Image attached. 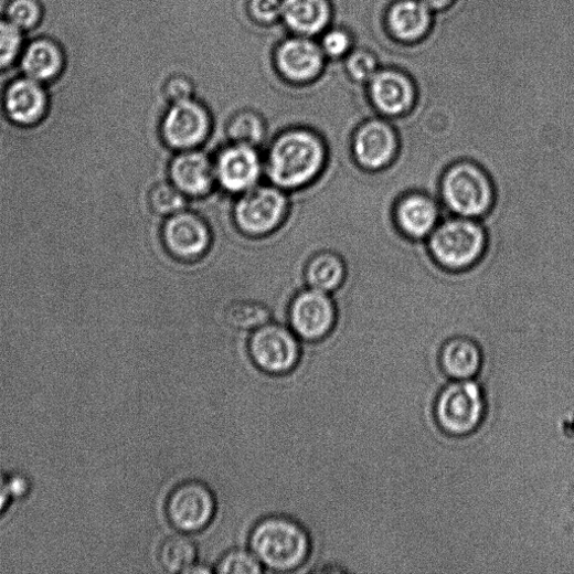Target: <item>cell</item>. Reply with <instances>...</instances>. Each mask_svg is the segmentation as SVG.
I'll list each match as a JSON object with an SVG mask.
<instances>
[{
  "mask_svg": "<svg viewBox=\"0 0 574 574\" xmlns=\"http://www.w3.org/2000/svg\"><path fill=\"white\" fill-rule=\"evenodd\" d=\"M322 139L307 129L283 132L273 142L267 159V173L279 188L297 189L319 176L326 163Z\"/></svg>",
  "mask_w": 574,
  "mask_h": 574,
  "instance_id": "1",
  "label": "cell"
},
{
  "mask_svg": "<svg viewBox=\"0 0 574 574\" xmlns=\"http://www.w3.org/2000/svg\"><path fill=\"white\" fill-rule=\"evenodd\" d=\"M251 551L263 566L290 572L302 566L311 553L308 531L296 520L273 515L259 521L249 536Z\"/></svg>",
  "mask_w": 574,
  "mask_h": 574,
  "instance_id": "2",
  "label": "cell"
},
{
  "mask_svg": "<svg viewBox=\"0 0 574 574\" xmlns=\"http://www.w3.org/2000/svg\"><path fill=\"white\" fill-rule=\"evenodd\" d=\"M483 389L470 381H453L438 394L434 415L442 433L451 438H466L477 433L487 416Z\"/></svg>",
  "mask_w": 574,
  "mask_h": 574,
  "instance_id": "3",
  "label": "cell"
},
{
  "mask_svg": "<svg viewBox=\"0 0 574 574\" xmlns=\"http://www.w3.org/2000/svg\"><path fill=\"white\" fill-rule=\"evenodd\" d=\"M487 236L476 220L450 219L438 225L428 237L431 255L444 268L463 270L474 266L483 255Z\"/></svg>",
  "mask_w": 574,
  "mask_h": 574,
  "instance_id": "4",
  "label": "cell"
},
{
  "mask_svg": "<svg viewBox=\"0 0 574 574\" xmlns=\"http://www.w3.org/2000/svg\"><path fill=\"white\" fill-rule=\"evenodd\" d=\"M442 196L456 215L476 220L490 210L495 193L485 170L471 162H459L445 172Z\"/></svg>",
  "mask_w": 574,
  "mask_h": 574,
  "instance_id": "5",
  "label": "cell"
},
{
  "mask_svg": "<svg viewBox=\"0 0 574 574\" xmlns=\"http://www.w3.org/2000/svg\"><path fill=\"white\" fill-rule=\"evenodd\" d=\"M248 351L257 369L275 376L291 373L301 358V347L296 333L278 325L267 323L255 330Z\"/></svg>",
  "mask_w": 574,
  "mask_h": 574,
  "instance_id": "6",
  "label": "cell"
},
{
  "mask_svg": "<svg viewBox=\"0 0 574 574\" xmlns=\"http://www.w3.org/2000/svg\"><path fill=\"white\" fill-rule=\"evenodd\" d=\"M217 501L202 481L188 480L177 486L167 502L170 523L180 532L190 534L206 529L212 522Z\"/></svg>",
  "mask_w": 574,
  "mask_h": 574,
  "instance_id": "7",
  "label": "cell"
},
{
  "mask_svg": "<svg viewBox=\"0 0 574 574\" xmlns=\"http://www.w3.org/2000/svg\"><path fill=\"white\" fill-rule=\"evenodd\" d=\"M287 211L281 191L272 187H254L246 191L235 208V221L248 235H265L276 230Z\"/></svg>",
  "mask_w": 574,
  "mask_h": 574,
  "instance_id": "8",
  "label": "cell"
},
{
  "mask_svg": "<svg viewBox=\"0 0 574 574\" xmlns=\"http://www.w3.org/2000/svg\"><path fill=\"white\" fill-rule=\"evenodd\" d=\"M368 86L372 106L385 117L405 116L416 105V83L404 70L380 67Z\"/></svg>",
  "mask_w": 574,
  "mask_h": 574,
  "instance_id": "9",
  "label": "cell"
},
{
  "mask_svg": "<svg viewBox=\"0 0 574 574\" xmlns=\"http://www.w3.org/2000/svg\"><path fill=\"white\" fill-rule=\"evenodd\" d=\"M352 152L355 161L364 169H384L394 161L398 152L396 130L384 119L369 120L355 131Z\"/></svg>",
  "mask_w": 574,
  "mask_h": 574,
  "instance_id": "10",
  "label": "cell"
},
{
  "mask_svg": "<svg viewBox=\"0 0 574 574\" xmlns=\"http://www.w3.org/2000/svg\"><path fill=\"white\" fill-rule=\"evenodd\" d=\"M210 127L206 109L189 99L172 105L163 119L162 134L171 148L188 151L200 146Z\"/></svg>",
  "mask_w": 574,
  "mask_h": 574,
  "instance_id": "11",
  "label": "cell"
},
{
  "mask_svg": "<svg viewBox=\"0 0 574 574\" xmlns=\"http://www.w3.org/2000/svg\"><path fill=\"white\" fill-rule=\"evenodd\" d=\"M336 308L326 293L315 289L298 296L290 310V321L297 336L308 341L326 338L334 328Z\"/></svg>",
  "mask_w": 574,
  "mask_h": 574,
  "instance_id": "12",
  "label": "cell"
},
{
  "mask_svg": "<svg viewBox=\"0 0 574 574\" xmlns=\"http://www.w3.org/2000/svg\"><path fill=\"white\" fill-rule=\"evenodd\" d=\"M434 14L422 0H394L386 10L384 26L394 42L415 45L433 31Z\"/></svg>",
  "mask_w": 574,
  "mask_h": 574,
  "instance_id": "13",
  "label": "cell"
},
{
  "mask_svg": "<svg viewBox=\"0 0 574 574\" xmlns=\"http://www.w3.org/2000/svg\"><path fill=\"white\" fill-rule=\"evenodd\" d=\"M325 53L320 45L299 35L283 42L276 52V64L284 78L294 83H308L323 68Z\"/></svg>",
  "mask_w": 574,
  "mask_h": 574,
  "instance_id": "14",
  "label": "cell"
},
{
  "mask_svg": "<svg viewBox=\"0 0 574 574\" xmlns=\"http://www.w3.org/2000/svg\"><path fill=\"white\" fill-rule=\"evenodd\" d=\"M163 240L176 257L191 261L206 252L211 236L206 224L196 214L181 211L171 215L166 224Z\"/></svg>",
  "mask_w": 574,
  "mask_h": 574,
  "instance_id": "15",
  "label": "cell"
},
{
  "mask_svg": "<svg viewBox=\"0 0 574 574\" xmlns=\"http://www.w3.org/2000/svg\"><path fill=\"white\" fill-rule=\"evenodd\" d=\"M215 179L231 192L254 188L262 173V162L255 148L234 144L224 150L214 164Z\"/></svg>",
  "mask_w": 574,
  "mask_h": 574,
  "instance_id": "16",
  "label": "cell"
},
{
  "mask_svg": "<svg viewBox=\"0 0 574 574\" xmlns=\"http://www.w3.org/2000/svg\"><path fill=\"white\" fill-rule=\"evenodd\" d=\"M438 203L423 193L402 198L395 209V221L402 233L413 240L429 237L438 226Z\"/></svg>",
  "mask_w": 574,
  "mask_h": 574,
  "instance_id": "17",
  "label": "cell"
},
{
  "mask_svg": "<svg viewBox=\"0 0 574 574\" xmlns=\"http://www.w3.org/2000/svg\"><path fill=\"white\" fill-rule=\"evenodd\" d=\"M443 373L453 381H470L478 376L483 366L480 346L468 337L447 340L438 357Z\"/></svg>",
  "mask_w": 574,
  "mask_h": 574,
  "instance_id": "18",
  "label": "cell"
},
{
  "mask_svg": "<svg viewBox=\"0 0 574 574\" xmlns=\"http://www.w3.org/2000/svg\"><path fill=\"white\" fill-rule=\"evenodd\" d=\"M172 183L185 195H205L215 180L214 164L198 151H184L178 156L170 168Z\"/></svg>",
  "mask_w": 574,
  "mask_h": 574,
  "instance_id": "19",
  "label": "cell"
},
{
  "mask_svg": "<svg viewBox=\"0 0 574 574\" xmlns=\"http://www.w3.org/2000/svg\"><path fill=\"white\" fill-rule=\"evenodd\" d=\"M287 28L301 36L321 33L330 22L329 0H281V17Z\"/></svg>",
  "mask_w": 574,
  "mask_h": 574,
  "instance_id": "20",
  "label": "cell"
},
{
  "mask_svg": "<svg viewBox=\"0 0 574 574\" xmlns=\"http://www.w3.org/2000/svg\"><path fill=\"white\" fill-rule=\"evenodd\" d=\"M46 106L45 93L35 81H19L7 93V111L19 125L31 126L40 121L46 111Z\"/></svg>",
  "mask_w": 574,
  "mask_h": 574,
  "instance_id": "21",
  "label": "cell"
},
{
  "mask_svg": "<svg viewBox=\"0 0 574 574\" xmlns=\"http://www.w3.org/2000/svg\"><path fill=\"white\" fill-rule=\"evenodd\" d=\"M28 77L35 82H47L57 75L62 56L57 47L49 41L32 43L22 60Z\"/></svg>",
  "mask_w": 574,
  "mask_h": 574,
  "instance_id": "22",
  "label": "cell"
},
{
  "mask_svg": "<svg viewBox=\"0 0 574 574\" xmlns=\"http://www.w3.org/2000/svg\"><path fill=\"white\" fill-rule=\"evenodd\" d=\"M346 267L343 261L330 252L315 256L307 267V280L311 289L331 293L343 281Z\"/></svg>",
  "mask_w": 574,
  "mask_h": 574,
  "instance_id": "23",
  "label": "cell"
},
{
  "mask_svg": "<svg viewBox=\"0 0 574 574\" xmlns=\"http://www.w3.org/2000/svg\"><path fill=\"white\" fill-rule=\"evenodd\" d=\"M198 550L192 540L183 534L167 539L159 553L162 566L170 573H187L196 561Z\"/></svg>",
  "mask_w": 574,
  "mask_h": 574,
  "instance_id": "24",
  "label": "cell"
},
{
  "mask_svg": "<svg viewBox=\"0 0 574 574\" xmlns=\"http://www.w3.org/2000/svg\"><path fill=\"white\" fill-rule=\"evenodd\" d=\"M268 309L254 301H237L230 305L225 311L228 326L238 330H257L268 323Z\"/></svg>",
  "mask_w": 574,
  "mask_h": 574,
  "instance_id": "25",
  "label": "cell"
},
{
  "mask_svg": "<svg viewBox=\"0 0 574 574\" xmlns=\"http://www.w3.org/2000/svg\"><path fill=\"white\" fill-rule=\"evenodd\" d=\"M227 134L234 144L255 148L264 139L265 125L259 115L242 111L228 123Z\"/></svg>",
  "mask_w": 574,
  "mask_h": 574,
  "instance_id": "26",
  "label": "cell"
},
{
  "mask_svg": "<svg viewBox=\"0 0 574 574\" xmlns=\"http://www.w3.org/2000/svg\"><path fill=\"white\" fill-rule=\"evenodd\" d=\"M150 204L153 211L160 215H173L187 205L185 194L173 183L162 182L150 192Z\"/></svg>",
  "mask_w": 574,
  "mask_h": 574,
  "instance_id": "27",
  "label": "cell"
},
{
  "mask_svg": "<svg viewBox=\"0 0 574 574\" xmlns=\"http://www.w3.org/2000/svg\"><path fill=\"white\" fill-rule=\"evenodd\" d=\"M380 67L378 56L369 50H352L346 56L348 75L357 83H369Z\"/></svg>",
  "mask_w": 574,
  "mask_h": 574,
  "instance_id": "28",
  "label": "cell"
},
{
  "mask_svg": "<svg viewBox=\"0 0 574 574\" xmlns=\"http://www.w3.org/2000/svg\"><path fill=\"white\" fill-rule=\"evenodd\" d=\"M263 564L252 551L234 550L224 555L215 567V572L224 574H258Z\"/></svg>",
  "mask_w": 574,
  "mask_h": 574,
  "instance_id": "29",
  "label": "cell"
},
{
  "mask_svg": "<svg viewBox=\"0 0 574 574\" xmlns=\"http://www.w3.org/2000/svg\"><path fill=\"white\" fill-rule=\"evenodd\" d=\"M21 43L20 29L11 22L0 21V68L13 62L20 51Z\"/></svg>",
  "mask_w": 574,
  "mask_h": 574,
  "instance_id": "30",
  "label": "cell"
},
{
  "mask_svg": "<svg viewBox=\"0 0 574 574\" xmlns=\"http://www.w3.org/2000/svg\"><path fill=\"white\" fill-rule=\"evenodd\" d=\"M9 21L20 30L33 28L40 18L35 0H13L8 9Z\"/></svg>",
  "mask_w": 574,
  "mask_h": 574,
  "instance_id": "31",
  "label": "cell"
},
{
  "mask_svg": "<svg viewBox=\"0 0 574 574\" xmlns=\"http://www.w3.org/2000/svg\"><path fill=\"white\" fill-rule=\"evenodd\" d=\"M352 36L348 31L333 29L323 35L320 46L326 56L341 59L352 51Z\"/></svg>",
  "mask_w": 574,
  "mask_h": 574,
  "instance_id": "32",
  "label": "cell"
},
{
  "mask_svg": "<svg viewBox=\"0 0 574 574\" xmlns=\"http://www.w3.org/2000/svg\"><path fill=\"white\" fill-rule=\"evenodd\" d=\"M251 13L263 24L276 22L281 17V0H251Z\"/></svg>",
  "mask_w": 574,
  "mask_h": 574,
  "instance_id": "33",
  "label": "cell"
},
{
  "mask_svg": "<svg viewBox=\"0 0 574 574\" xmlns=\"http://www.w3.org/2000/svg\"><path fill=\"white\" fill-rule=\"evenodd\" d=\"M168 99L173 104L192 99L193 87L191 83L184 78H173L166 87Z\"/></svg>",
  "mask_w": 574,
  "mask_h": 574,
  "instance_id": "34",
  "label": "cell"
},
{
  "mask_svg": "<svg viewBox=\"0 0 574 574\" xmlns=\"http://www.w3.org/2000/svg\"><path fill=\"white\" fill-rule=\"evenodd\" d=\"M9 485L13 499L25 497L30 492V481L24 475L9 476Z\"/></svg>",
  "mask_w": 574,
  "mask_h": 574,
  "instance_id": "35",
  "label": "cell"
},
{
  "mask_svg": "<svg viewBox=\"0 0 574 574\" xmlns=\"http://www.w3.org/2000/svg\"><path fill=\"white\" fill-rule=\"evenodd\" d=\"M13 499L9 485V477L0 472V517L8 510Z\"/></svg>",
  "mask_w": 574,
  "mask_h": 574,
  "instance_id": "36",
  "label": "cell"
},
{
  "mask_svg": "<svg viewBox=\"0 0 574 574\" xmlns=\"http://www.w3.org/2000/svg\"><path fill=\"white\" fill-rule=\"evenodd\" d=\"M422 2L434 13H443L450 10L457 0H422Z\"/></svg>",
  "mask_w": 574,
  "mask_h": 574,
  "instance_id": "37",
  "label": "cell"
},
{
  "mask_svg": "<svg viewBox=\"0 0 574 574\" xmlns=\"http://www.w3.org/2000/svg\"><path fill=\"white\" fill-rule=\"evenodd\" d=\"M213 570L204 564H194L187 574H194V573H212Z\"/></svg>",
  "mask_w": 574,
  "mask_h": 574,
  "instance_id": "38",
  "label": "cell"
}]
</instances>
